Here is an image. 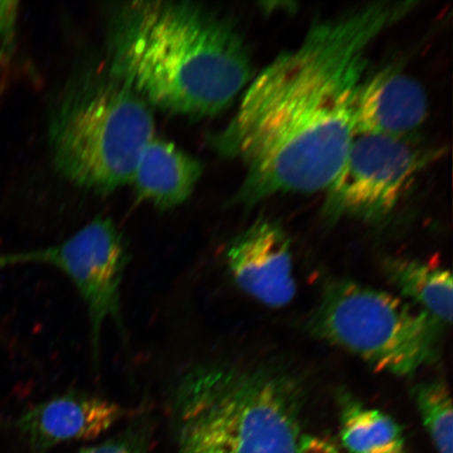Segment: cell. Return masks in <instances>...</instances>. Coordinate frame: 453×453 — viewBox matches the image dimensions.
<instances>
[{"label": "cell", "instance_id": "9", "mask_svg": "<svg viewBox=\"0 0 453 453\" xmlns=\"http://www.w3.org/2000/svg\"><path fill=\"white\" fill-rule=\"evenodd\" d=\"M128 415L127 407L82 390H67L31 407L16 428L32 449L44 452L73 441L101 437Z\"/></svg>", "mask_w": 453, "mask_h": 453}, {"label": "cell", "instance_id": "3", "mask_svg": "<svg viewBox=\"0 0 453 453\" xmlns=\"http://www.w3.org/2000/svg\"><path fill=\"white\" fill-rule=\"evenodd\" d=\"M303 404L290 373L226 362L186 367L167 399L179 453H297Z\"/></svg>", "mask_w": 453, "mask_h": 453}, {"label": "cell", "instance_id": "15", "mask_svg": "<svg viewBox=\"0 0 453 453\" xmlns=\"http://www.w3.org/2000/svg\"><path fill=\"white\" fill-rule=\"evenodd\" d=\"M150 418L141 417L115 437L84 447L78 453H150Z\"/></svg>", "mask_w": 453, "mask_h": 453}, {"label": "cell", "instance_id": "7", "mask_svg": "<svg viewBox=\"0 0 453 453\" xmlns=\"http://www.w3.org/2000/svg\"><path fill=\"white\" fill-rule=\"evenodd\" d=\"M428 158L410 139L355 134L328 187V219L378 223L389 217L415 184Z\"/></svg>", "mask_w": 453, "mask_h": 453}, {"label": "cell", "instance_id": "6", "mask_svg": "<svg viewBox=\"0 0 453 453\" xmlns=\"http://www.w3.org/2000/svg\"><path fill=\"white\" fill-rule=\"evenodd\" d=\"M128 245L111 218H95L69 239L34 250L0 255V269L42 265L69 277L87 307L94 364H99L101 334L111 320L123 330L121 288Z\"/></svg>", "mask_w": 453, "mask_h": 453}, {"label": "cell", "instance_id": "13", "mask_svg": "<svg viewBox=\"0 0 453 453\" xmlns=\"http://www.w3.org/2000/svg\"><path fill=\"white\" fill-rule=\"evenodd\" d=\"M340 435L350 453H404L405 449L403 432L395 418L344 394Z\"/></svg>", "mask_w": 453, "mask_h": 453}, {"label": "cell", "instance_id": "14", "mask_svg": "<svg viewBox=\"0 0 453 453\" xmlns=\"http://www.w3.org/2000/svg\"><path fill=\"white\" fill-rule=\"evenodd\" d=\"M412 395L439 453H452L453 411L447 385L437 380L423 382L413 388Z\"/></svg>", "mask_w": 453, "mask_h": 453}, {"label": "cell", "instance_id": "16", "mask_svg": "<svg viewBox=\"0 0 453 453\" xmlns=\"http://www.w3.org/2000/svg\"><path fill=\"white\" fill-rule=\"evenodd\" d=\"M17 16V3L0 2V60L8 59L13 52Z\"/></svg>", "mask_w": 453, "mask_h": 453}, {"label": "cell", "instance_id": "8", "mask_svg": "<svg viewBox=\"0 0 453 453\" xmlns=\"http://www.w3.org/2000/svg\"><path fill=\"white\" fill-rule=\"evenodd\" d=\"M225 254L237 288L258 303L279 309L296 297L291 241L279 223L258 219L229 243Z\"/></svg>", "mask_w": 453, "mask_h": 453}, {"label": "cell", "instance_id": "2", "mask_svg": "<svg viewBox=\"0 0 453 453\" xmlns=\"http://www.w3.org/2000/svg\"><path fill=\"white\" fill-rule=\"evenodd\" d=\"M106 44L109 69L151 107L174 115H219L254 77L239 28L190 2L118 4Z\"/></svg>", "mask_w": 453, "mask_h": 453}, {"label": "cell", "instance_id": "4", "mask_svg": "<svg viewBox=\"0 0 453 453\" xmlns=\"http://www.w3.org/2000/svg\"><path fill=\"white\" fill-rule=\"evenodd\" d=\"M155 133L152 107L104 65L67 85L50 118L49 135L62 177L106 194L132 182Z\"/></svg>", "mask_w": 453, "mask_h": 453}, {"label": "cell", "instance_id": "5", "mask_svg": "<svg viewBox=\"0 0 453 453\" xmlns=\"http://www.w3.org/2000/svg\"><path fill=\"white\" fill-rule=\"evenodd\" d=\"M309 327L376 371L406 377L437 361L443 326L392 294L339 280L326 287Z\"/></svg>", "mask_w": 453, "mask_h": 453}, {"label": "cell", "instance_id": "17", "mask_svg": "<svg viewBox=\"0 0 453 453\" xmlns=\"http://www.w3.org/2000/svg\"><path fill=\"white\" fill-rule=\"evenodd\" d=\"M297 453H340L335 446L313 435H302L298 441Z\"/></svg>", "mask_w": 453, "mask_h": 453}, {"label": "cell", "instance_id": "12", "mask_svg": "<svg viewBox=\"0 0 453 453\" xmlns=\"http://www.w3.org/2000/svg\"><path fill=\"white\" fill-rule=\"evenodd\" d=\"M385 277L402 296L410 299L441 326H449L453 311L450 271L422 260L388 257L383 260Z\"/></svg>", "mask_w": 453, "mask_h": 453}, {"label": "cell", "instance_id": "11", "mask_svg": "<svg viewBox=\"0 0 453 453\" xmlns=\"http://www.w3.org/2000/svg\"><path fill=\"white\" fill-rule=\"evenodd\" d=\"M203 173L198 158L155 137L142 152L130 184L141 201L170 211L189 200Z\"/></svg>", "mask_w": 453, "mask_h": 453}, {"label": "cell", "instance_id": "1", "mask_svg": "<svg viewBox=\"0 0 453 453\" xmlns=\"http://www.w3.org/2000/svg\"><path fill=\"white\" fill-rule=\"evenodd\" d=\"M416 4L373 2L319 21L253 77L214 140L245 168L236 202L251 206L330 187L355 137V101L372 45Z\"/></svg>", "mask_w": 453, "mask_h": 453}, {"label": "cell", "instance_id": "10", "mask_svg": "<svg viewBox=\"0 0 453 453\" xmlns=\"http://www.w3.org/2000/svg\"><path fill=\"white\" fill-rule=\"evenodd\" d=\"M427 115L428 98L422 85L388 67L361 83L354 107V134L409 139Z\"/></svg>", "mask_w": 453, "mask_h": 453}]
</instances>
